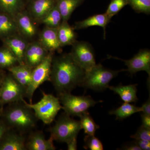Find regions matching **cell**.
I'll use <instances>...</instances> for the list:
<instances>
[{
	"label": "cell",
	"instance_id": "cell-1",
	"mask_svg": "<svg viewBox=\"0 0 150 150\" xmlns=\"http://www.w3.org/2000/svg\"><path fill=\"white\" fill-rule=\"evenodd\" d=\"M85 71L73 59L70 53L53 57L50 82L58 95L71 93L83 80Z\"/></svg>",
	"mask_w": 150,
	"mask_h": 150
},
{
	"label": "cell",
	"instance_id": "cell-2",
	"mask_svg": "<svg viewBox=\"0 0 150 150\" xmlns=\"http://www.w3.org/2000/svg\"><path fill=\"white\" fill-rule=\"evenodd\" d=\"M1 116L10 129L24 135L33 131L38 120L33 110L23 100L8 104L3 108Z\"/></svg>",
	"mask_w": 150,
	"mask_h": 150
},
{
	"label": "cell",
	"instance_id": "cell-3",
	"mask_svg": "<svg viewBox=\"0 0 150 150\" xmlns=\"http://www.w3.org/2000/svg\"><path fill=\"white\" fill-rule=\"evenodd\" d=\"M123 71H126V69L113 71L105 68L101 64H96L85 71L83 80L80 86L96 91H102L108 88L110 81Z\"/></svg>",
	"mask_w": 150,
	"mask_h": 150
},
{
	"label": "cell",
	"instance_id": "cell-4",
	"mask_svg": "<svg viewBox=\"0 0 150 150\" xmlns=\"http://www.w3.org/2000/svg\"><path fill=\"white\" fill-rule=\"evenodd\" d=\"M43 93V97L35 104L28 103L24 99L23 102L34 111L36 118L44 124L49 125L52 123L59 110L62 109L59 98L52 94Z\"/></svg>",
	"mask_w": 150,
	"mask_h": 150
},
{
	"label": "cell",
	"instance_id": "cell-5",
	"mask_svg": "<svg viewBox=\"0 0 150 150\" xmlns=\"http://www.w3.org/2000/svg\"><path fill=\"white\" fill-rule=\"evenodd\" d=\"M80 121L72 119L64 113L50 129L51 136L54 141L67 143L74 138L77 137L81 129Z\"/></svg>",
	"mask_w": 150,
	"mask_h": 150
},
{
	"label": "cell",
	"instance_id": "cell-6",
	"mask_svg": "<svg viewBox=\"0 0 150 150\" xmlns=\"http://www.w3.org/2000/svg\"><path fill=\"white\" fill-rule=\"evenodd\" d=\"M62 109L69 116H79L88 111L99 101L94 100L90 96H76L71 93H64L58 95Z\"/></svg>",
	"mask_w": 150,
	"mask_h": 150
},
{
	"label": "cell",
	"instance_id": "cell-7",
	"mask_svg": "<svg viewBox=\"0 0 150 150\" xmlns=\"http://www.w3.org/2000/svg\"><path fill=\"white\" fill-rule=\"evenodd\" d=\"M54 52H49L45 59L33 69L31 79L26 89L25 97L32 103L33 97L36 90L43 83L50 81L51 64Z\"/></svg>",
	"mask_w": 150,
	"mask_h": 150
},
{
	"label": "cell",
	"instance_id": "cell-8",
	"mask_svg": "<svg viewBox=\"0 0 150 150\" xmlns=\"http://www.w3.org/2000/svg\"><path fill=\"white\" fill-rule=\"evenodd\" d=\"M26 95V89L18 82L11 74L3 78L0 92V106L22 101Z\"/></svg>",
	"mask_w": 150,
	"mask_h": 150
},
{
	"label": "cell",
	"instance_id": "cell-9",
	"mask_svg": "<svg viewBox=\"0 0 150 150\" xmlns=\"http://www.w3.org/2000/svg\"><path fill=\"white\" fill-rule=\"evenodd\" d=\"M72 46L70 54L76 63L85 71L96 64L93 48L90 43L76 40Z\"/></svg>",
	"mask_w": 150,
	"mask_h": 150
},
{
	"label": "cell",
	"instance_id": "cell-10",
	"mask_svg": "<svg viewBox=\"0 0 150 150\" xmlns=\"http://www.w3.org/2000/svg\"><path fill=\"white\" fill-rule=\"evenodd\" d=\"M125 62L127 66L126 71L133 75L140 71H145L150 76V51L148 49H141L136 55L128 60L113 57Z\"/></svg>",
	"mask_w": 150,
	"mask_h": 150
},
{
	"label": "cell",
	"instance_id": "cell-11",
	"mask_svg": "<svg viewBox=\"0 0 150 150\" xmlns=\"http://www.w3.org/2000/svg\"><path fill=\"white\" fill-rule=\"evenodd\" d=\"M56 4V0H28L26 10L33 21L40 22Z\"/></svg>",
	"mask_w": 150,
	"mask_h": 150
},
{
	"label": "cell",
	"instance_id": "cell-12",
	"mask_svg": "<svg viewBox=\"0 0 150 150\" xmlns=\"http://www.w3.org/2000/svg\"><path fill=\"white\" fill-rule=\"evenodd\" d=\"M49 52L39 42L28 43L25 53L24 64L33 69L45 59Z\"/></svg>",
	"mask_w": 150,
	"mask_h": 150
},
{
	"label": "cell",
	"instance_id": "cell-13",
	"mask_svg": "<svg viewBox=\"0 0 150 150\" xmlns=\"http://www.w3.org/2000/svg\"><path fill=\"white\" fill-rule=\"evenodd\" d=\"M26 138L9 129L0 140V150H26Z\"/></svg>",
	"mask_w": 150,
	"mask_h": 150
},
{
	"label": "cell",
	"instance_id": "cell-14",
	"mask_svg": "<svg viewBox=\"0 0 150 150\" xmlns=\"http://www.w3.org/2000/svg\"><path fill=\"white\" fill-rule=\"evenodd\" d=\"M54 141L51 137L48 139H46L42 131H32L26 140V150H55L56 148Z\"/></svg>",
	"mask_w": 150,
	"mask_h": 150
},
{
	"label": "cell",
	"instance_id": "cell-15",
	"mask_svg": "<svg viewBox=\"0 0 150 150\" xmlns=\"http://www.w3.org/2000/svg\"><path fill=\"white\" fill-rule=\"evenodd\" d=\"M19 32L24 37L31 38L36 33V28L33 20L26 10L24 9L19 13L15 17Z\"/></svg>",
	"mask_w": 150,
	"mask_h": 150
},
{
	"label": "cell",
	"instance_id": "cell-16",
	"mask_svg": "<svg viewBox=\"0 0 150 150\" xmlns=\"http://www.w3.org/2000/svg\"><path fill=\"white\" fill-rule=\"evenodd\" d=\"M39 43L48 52L61 51L62 48L58 38L57 28L46 27L43 28L39 37Z\"/></svg>",
	"mask_w": 150,
	"mask_h": 150
},
{
	"label": "cell",
	"instance_id": "cell-17",
	"mask_svg": "<svg viewBox=\"0 0 150 150\" xmlns=\"http://www.w3.org/2000/svg\"><path fill=\"white\" fill-rule=\"evenodd\" d=\"M5 42L16 57L19 64H24L25 53L28 43L18 35L5 38Z\"/></svg>",
	"mask_w": 150,
	"mask_h": 150
},
{
	"label": "cell",
	"instance_id": "cell-18",
	"mask_svg": "<svg viewBox=\"0 0 150 150\" xmlns=\"http://www.w3.org/2000/svg\"><path fill=\"white\" fill-rule=\"evenodd\" d=\"M110 20L111 19L105 13L95 15L84 20L76 22L74 28L75 30H80L91 26H100L103 28L105 35L106 25L110 22Z\"/></svg>",
	"mask_w": 150,
	"mask_h": 150
},
{
	"label": "cell",
	"instance_id": "cell-19",
	"mask_svg": "<svg viewBox=\"0 0 150 150\" xmlns=\"http://www.w3.org/2000/svg\"><path fill=\"white\" fill-rule=\"evenodd\" d=\"M8 70L18 82L26 89L31 79L32 69L24 64L15 65Z\"/></svg>",
	"mask_w": 150,
	"mask_h": 150
},
{
	"label": "cell",
	"instance_id": "cell-20",
	"mask_svg": "<svg viewBox=\"0 0 150 150\" xmlns=\"http://www.w3.org/2000/svg\"><path fill=\"white\" fill-rule=\"evenodd\" d=\"M58 38L62 47L72 45L76 41L77 34L74 27L68 23V21H63L57 28Z\"/></svg>",
	"mask_w": 150,
	"mask_h": 150
},
{
	"label": "cell",
	"instance_id": "cell-21",
	"mask_svg": "<svg viewBox=\"0 0 150 150\" xmlns=\"http://www.w3.org/2000/svg\"><path fill=\"white\" fill-rule=\"evenodd\" d=\"M137 84L123 86L119 85L116 86H109L110 90L118 94L125 103H136L138 100L137 96Z\"/></svg>",
	"mask_w": 150,
	"mask_h": 150
},
{
	"label": "cell",
	"instance_id": "cell-22",
	"mask_svg": "<svg viewBox=\"0 0 150 150\" xmlns=\"http://www.w3.org/2000/svg\"><path fill=\"white\" fill-rule=\"evenodd\" d=\"M19 33L14 18L6 14H0V36L6 38Z\"/></svg>",
	"mask_w": 150,
	"mask_h": 150
},
{
	"label": "cell",
	"instance_id": "cell-23",
	"mask_svg": "<svg viewBox=\"0 0 150 150\" xmlns=\"http://www.w3.org/2000/svg\"><path fill=\"white\" fill-rule=\"evenodd\" d=\"M85 0H56V5L61 13L62 21H68L73 12Z\"/></svg>",
	"mask_w": 150,
	"mask_h": 150
},
{
	"label": "cell",
	"instance_id": "cell-24",
	"mask_svg": "<svg viewBox=\"0 0 150 150\" xmlns=\"http://www.w3.org/2000/svg\"><path fill=\"white\" fill-rule=\"evenodd\" d=\"M25 0H0V9L4 13L14 18L21 11L25 9Z\"/></svg>",
	"mask_w": 150,
	"mask_h": 150
},
{
	"label": "cell",
	"instance_id": "cell-25",
	"mask_svg": "<svg viewBox=\"0 0 150 150\" xmlns=\"http://www.w3.org/2000/svg\"><path fill=\"white\" fill-rule=\"evenodd\" d=\"M141 112V108L130 104L124 103L120 107L109 112V114L116 116V119H125L137 112Z\"/></svg>",
	"mask_w": 150,
	"mask_h": 150
},
{
	"label": "cell",
	"instance_id": "cell-26",
	"mask_svg": "<svg viewBox=\"0 0 150 150\" xmlns=\"http://www.w3.org/2000/svg\"><path fill=\"white\" fill-rule=\"evenodd\" d=\"M62 22V15L56 4L54 7L40 22L45 25L46 27L58 28Z\"/></svg>",
	"mask_w": 150,
	"mask_h": 150
},
{
	"label": "cell",
	"instance_id": "cell-27",
	"mask_svg": "<svg viewBox=\"0 0 150 150\" xmlns=\"http://www.w3.org/2000/svg\"><path fill=\"white\" fill-rule=\"evenodd\" d=\"M81 129H83L85 134L88 135H94L99 126L96 123L88 111L84 112L80 116Z\"/></svg>",
	"mask_w": 150,
	"mask_h": 150
},
{
	"label": "cell",
	"instance_id": "cell-28",
	"mask_svg": "<svg viewBox=\"0 0 150 150\" xmlns=\"http://www.w3.org/2000/svg\"><path fill=\"white\" fill-rule=\"evenodd\" d=\"M17 59L11 51L8 48L0 50V67L8 69L16 65Z\"/></svg>",
	"mask_w": 150,
	"mask_h": 150
},
{
	"label": "cell",
	"instance_id": "cell-29",
	"mask_svg": "<svg viewBox=\"0 0 150 150\" xmlns=\"http://www.w3.org/2000/svg\"><path fill=\"white\" fill-rule=\"evenodd\" d=\"M130 5L135 11L139 13H150V0H128Z\"/></svg>",
	"mask_w": 150,
	"mask_h": 150
},
{
	"label": "cell",
	"instance_id": "cell-30",
	"mask_svg": "<svg viewBox=\"0 0 150 150\" xmlns=\"http://www.w3.org/2000/svg\"><path fill=\"white\" fill-rule=\"evenodd\" d=\"M128 4V0H111L105 13L111 19Z\"/></svg>",
	"mask_w": 150,
	"mask_h": 150
},
{
	"label": "cell",
	"instance_id": "cell-31",
	"mask_svg": "<svg viewBox=\"0 0 150 150\" xmlns=\"http://www.w3.org/2000/svg\"><path fill=\"white\" fill-rule=\"evenodd\" d=\"M84 148L91 150H103V145L98 138L94 135H86L84 139Z\"/></svg>",
	"mask_w": 150,
	"mask_h": 150
},
{
	"label": "cell",
	"instance_id": "cell-32",
	"mask_svg": "<svg viewBox=\"0 0 150 150\" xmlns=\"http://www.w3.org/2000/svg\"><path fill=\"white\" fill-rule=\"evenodd\" d=\"M135 140H147L150 141V129L141 126L136 134L131 136Z\"/></svg>",
	"mask_w": 150,
	"mask_h": 150
},
{
	"label": "cell",
	"instance_id": "cell-33",
	"mask_svg": "<svg viewBox=\"0 0 150 150\" xmlns=\"http://www.w3.org/2000/svg\"><path fill=\"white\" fill-rule=\"evenodd\" d=\"M150 141L147 140H135L134 142L139 146L141 150H150Z\"/></svg>",
	"mask_w": 150,
	"mask_h": 150
},
{
	"label": "cell",
	"instance_id": "cell-34",
	"mask_svg": "<svg viewBox=\"0 0 150 150\" xmlns=\"http://www.w3.org/2000/svg\"><path fill=\"white\" fill-rule=\"evenodd\" d=\"M9 128L6 125L2 118L0 119V140L2 139L4 135L5 134Z\"/></svg>",
	"mask_w": 150,
	"mask_h": 150
},
{
	"label": "cell",
	"instance_id": "cell-35",
	"mask_svg": "<svg viewBox=\"0 0 150 150\" xmlns=\"http://www.w3.org/2000/svg\"><path fill=\"white\" fill-rule=\"evenodd\" d=\"M141 108V112L144 114L150 115V98L148 100L142 105Z\"/></svg>",
	"mask_w": 150,
	"mask_h": 150
},
{
	"label": "cell",
	"instance_id": "cell-36",
	"mask_svg": "<svg viewBox=\"0 0 150 150\" xmlns=\"http://www.w3.org/2000/svg\"><path fill=\"white\" fill-rule=\"evenodd\" d=\"M142 119V126L150 129V115L142 113L141 114Z\"/></svg>",
	"mask_w": 150,
	"mask_h": 150
},
{
	"label": "cell",
	"instance_id": "cell-37",
	"mask_svg": "<svg viewBox=\"0 0 150 150\" xmlns=\"http://www.w3.org/2000/svg\"><path fill=\"white\" fill-rule=\"evenodd\" d=\"M68 150H76L77 149V137L74 138L70 140L67 143Z\"/></svg>",
	"mask_w": 150,
	"mask_h": 150
},
{
	"label": "cell",
	"instance_id": "cell-38",
	"mask_svg": "<svg viewBox=\"0 0 150 150\" xmlns=\"http://www.w3.org/2000/svg\"><path fill=\"white\" fill-rule=\"evenodd\" d=\"M122 149L125 150H142L134 142L123 146Z\"/></svg>",
	"mask_w": 150,
	"mask_h": 150
},
{
	"label": "cell",
	"instance_id": "cell-39",
	"mask_svg": "<svg viewBox=\"0 0 150 150\" xmlns=\"http://www.w3.org/2000/svg\"><path fill=\"white\" fill-rule=\"evenodd\" d=\"M3 108H4L1 107V106H0V116H1L2 113Z\"/></svg>",
	"mask_w": 150,
	"mask_h": 150
},
{
	"label": "cell",
	"instance_id": "cell-40",
	"mask_svg": "<svg viewBox=\"0 0 150 150\" xmlns=\"http://www.w3.org/2000/svg\"><path fill=\"white\" fill-rule=\"evenodd\" d=\"M4 76V75H3L1 72H0V81L3 78Z\"/></svg>",
	"mask_w": 150,
	"mask_h": 150
},
{
	"label": "cell",
	"instance_id": "cell-41",
	"mask_svg": "<svg viewBox=\"0 0 150 150\" xmlns=\"http://www.w3.org/2000/svg\"><path fill=\"white\" fill-rule=\"evenodd\" d=\"M3 79H1V81H0V92H1V86L2 82Z\"/></svg>",
	"mask_w": 150,
	"mask_h": 150
}]
</instances>
